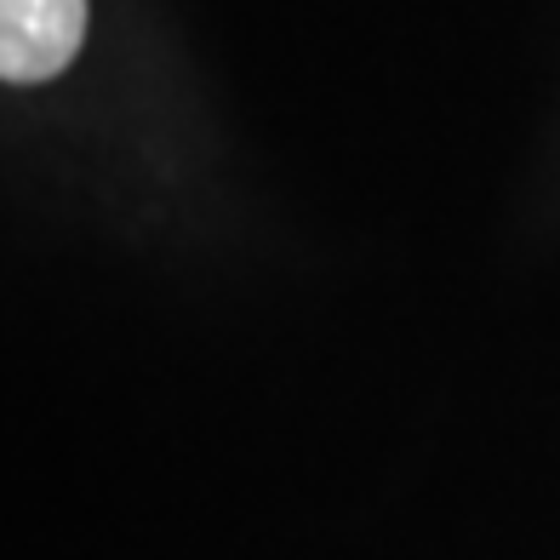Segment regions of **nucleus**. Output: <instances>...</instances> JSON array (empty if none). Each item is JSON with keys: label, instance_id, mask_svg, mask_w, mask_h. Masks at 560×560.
<instances>
[{"label": "nucleus", "instance_id": "nucleus-1", "mask_svg": "<svg viewBox=\"0 0 560 560\" xmlns=\"http://www.w3.org/2000/svg\"><path fill=\"white\" fill-rule=\"evenodd\" d=\"M86 40V0H0V74L40 86L74 63Z\"/></svg>", "mask_w": 560, "mask_h": 560}]
</instances>
